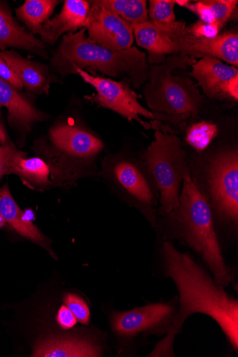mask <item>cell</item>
<instances>
[{
    "mask_svg": "<svg viewBox=\"0 0 238 357\" xmlns=\"http://www.w3.org/2000/svg\"><path fill=\"white\" fill-rule=\"evenodd\" d=\"M209 185L212 204L223 219L237 224L238 153L227 150L218 153L209 167Z\"/></svg>",
    "mask_w": 238,
    "mask_h": 357,
    "instance_id": "7",
    "label": "cell"
},
{
    "mask_svg": "<svg viewBox=\"0 0 238 357\" xmlns=\"http://www.w3.org/2000/svg\"><path fill=\"white\" fill-rule=\"evenodd\" d=\"M0 107L8 109L11 124L24 129H29L34 123L45 118L17 89L2 79H0Z\"/></svg>",
    "mask_w": 238,
    "mask_h": 357,
    "instance_id": "16",
    "label": "cell"
},
{
    "mask_svg": "<svg viewBox=\"0 0 238 357\" xmlns=\"http://www.w3.org/2000/svg\"><path fill=\"white\" fill-rule=\"evenodd\" d=\"M223 26L218 22L213 24H206L198 21L188 27L189 33L198 38L214 39L219 36Z\"/></svg>",
    "mask_w": 238,
    "mask_h": 357,
    "instance_id": "28",
    "label": "cell"
},
{
    "mask_svg": "<svg viewBox=\"0 0 238 357\" xmlns=\"http://www.w3.org/2000/svg\"><path fill=\"white\" fill-rule=\"evenodd\" d=\"M10 143L11 142L8 139L6 129L1 120H0V145H6Z\"/></svg>",
    "mask_w": 238,
    "mask_h": 357,
    "instance_id": "33",
    "label": "cell"
},
{
    "mask_svg": "<svg viewBox=\"0 0 238 357\" xmlns=\"http://www.w3.org/2000/svg\"><path fill=\"white\" fill-rule=\"evenodd\" d=\"M57 321L62 329L69 330L77 324V319L73 312L66 305H62L57 314Z\"/></svg>",
    "mask_w": 238,
    "mask_h": 357,
    "instance_id": "32",
    "label": "cell"
},
{
    "mask_svg": "<svg viewBox=\"0 0 238 357\" xmlns=\"http://www.w3.org/2000/svg\"><path fill=\"white\" fill-rule=\"evenodd\" d=\"M0 56L8 63L27 91L37 94L49 93L51 81L45 68L14 50L0 52Z\"/></svg>",
    "mask_w": 238,
    "mask_h": 357,
    "instance_id": "17",
    "label": "cell"
},
{
    "mask_svg": "<svg viewBox=\"0 0 238 357\" xmlns=\"http://www.w3.org/2000/svg\"><path fill=\"white\" fill-rule=\"evenodd\" d=\"M101 355V348L90 340L77 337H57L37 344L31 356L96 357Z\"/></svg>",
    "mask_w": 238,
    "mask_h": 357,
    "instance_id": "18",
    "label": "cell"
},
{
    "mask_svg": "<svg viewBox=\"0 0 238 357\" xmlns=\"http://www.w3.org/2000/svg\"><path fill=\"white\" fill-rule=\"evenodd\" d=\"M146 168L161 194L160 212L174 214L180 206V188L190 173L186 152L180 139L157 129L155 140L144 155Z\"/></svg>",
    "mask_w": 238,
    "mask_h": 357,
    "instance_id": "5",
    "label": "cell"
},
{
    "mask_svg": "<svg viewBox=\"0 0 238 357\" xmlns=\"http://www.w3.org/2000/svg\"><path fill=\"white\" fill-rule=\"evenodd\" d=\"M191 67L193 70L188 75L197 80L204 93L212 100H226L225 86L238 75L235 67L209 56H203Z\"/></svg>",
    "mask_w": 238,
    "mask_h": 357,
    "instance_id": "12",
    "label": "cell"
},
{
    "mask_svg": "<svg viewBox=\"0 0 238 357\" xmlns=\"http://www.w3.org/2000/svg\"><path fill=\"white\" fill-rule=\"evenodd\" d=\"M132 26L138 45L149 52L148 63H161L166 55H179L175 36L186 27L185 22H180L178 26L170 29L162 28L149 20Z\"/></svg>",
    "mask_w": 238,
    "mask_h": 357,
    "instance_id": "11",
    "label": "cell"
},
{
    "mask_svg": "<svg viewBox=\"0 0 238 357\" xmlns=\"http://www.w3.org/2000/svg\"><path fill=\"white\" fill-rule=\"evenodd\" d=\"M0 79L8 82L18 91L22 90L24 87L17 75L1 56H0Z\"/></svg>",
    "mask_w": 238,
    "mask_h": 357,
    "instance_id": "31",
    "label": "cell"
},
{
    "mask_svg": "<svg viewBox=\"0 0 238 357\" xmlns=\"http://www.w3.org/2000/svg\"><path fill=\"white\" fill-rule=\"evenodd\" d=\"M166 276L176 283L180 294V309L168 335L151 356L171 355L176 335L186 319L195 313L212 317L235 351L238 349V302L231 298L191 257L165 242L162 248Z\"/></svg>",
    "mask_w": 238,
    "mask_h": 357,
    "instance_id": "1",
    "label": "cell"
},
{
    "mask_svg": "<svg viewBox=\"0 0 238 357\" xmlns=\"http://www.w3.org/2000/svg\"><path fill=\"white\" fill-rule=\"evenodd\" d=\"M207 2L214 13L216 22L223 27L232 16L238 3L237 0H207Z\"/></svg>",
    "mask_w": 238,
    "mask_h": 357,
    "instance_id": "27",
    "label": "cell"
},
{
    "mask_svg": "<svg viewBox=\"0 0 238 357\" xmlns=\"http://www.w3.org/2000/svg\"><path fill=\"white\" fill-rule=\"evenodd\" d=\"M86 29L68 34L56 52L52 64L61 75L73 74L75 69L99 72L114 78L124 77L134 88L148 81L147 54L137 47L113 51L91 42Z\"/></svg>",
    "mask_w": 238,
    "mask_h": 357,
    "instance_id": "2",
    "label": "cell"
},
{
    "mask_svg": "<svg viewBox=\"0 0 238 357\" xmlns=\"http://www.w3.org/2000/svg\"><path fill=\"white\" fill-rule=\"evenodd\" d=\"M86 30L88 39L113 51H122L132 47L134 42L131 24L96 1H91Z\"/></svg>",
    "mask_w": 238,
    "mask_h": 357,
    "instance_id": "8",
    "label": "cell"
},
{
    "mask_svg": "<svg viewBox=\"0 0 238 357\" xmlns=\"http://www.w3.org/2000/svg\"><path fill=\"white\" fill-rule=\"evenodd\" d=\"M90 4L84 0H66L59 14L47 21L38 35L43 43L54 45L62 35L86 28Z\"/></svg>",
    "mask_w": 238,
    "mask_h": 357,
    "instance_id": "14",
    "label": "cell"
},
{
    "mask_svg": "<svg viewBox=\"0 0 238 357\" xmlns=\"http://www.w3.org/2000/svg\"><path fill=\"white\" fill-rule=\"evenodd\" d=\"M176 4L179 5L181 7H186V6L190 3L188 0H175Z\"/></svg>",
    "mask_w": 238,
    "mask_h": 357,
    "instance_id": "35",
    "label": "cell"
},
{
    "mask_svg": "<svg viewBox=\"0 0 238 357\" xmlns=\"http://www.w3.org/2000/svg\"><path fill=\"white\" fill-rule=\"evenodd\" d=\"M183 183L179 208L174 213L179 222L182 237L208 265L216 283L225 288L232 276L222 255L211 207L190 173Z\"/></svg>",
    "mask_w": 238,
    "mask_h": 357,
    "instance_id": "3",
    "label": "cell"
},
{
    "mask_svg": "<svg viewBox=\"0 0 238 357\" xmlns=\"http://www.w3.org/2000/svg\"><path fill=\"white\" fill-rule=\"evenodd\" d=\"M96 2L131 24L149 20L146 0H97Z\"/></svg>",
    "mask_w": 238,
    "mask_h": 357,
    "instance_id": "23",
    "label": "cell"
},
{
    "mask_svg": "<svg viewBox=\"0 0 238 357\" xmlns=\"http://www.w3.org/2000/svg\"><path fill=\"white\" fill-rule=\"evenodd\" d=\"M0 214L20 235L49 250L47 238L31 222L24 220L23 212L14 200L7 184L0 188Z\"/></svg>",
    "mask_w": 238,
    "mask_h": 357,
    "instance_id": "21",
    "label": "cell"
},
{
    "mask_svg": "<svg viewBox=\"0 0 238 357\" xmlns=\"http://www.w3.org/2000/svg\"><path fill=\"white\" fill-rule=\"evenodd\" d=\"M73 74L80 75L85 83L95 89L96 94L85 97L87 100L101 107L112 110L129 121H137L146 129L154 128V127L144 121L141 116H144L156 123L168 121L178 124L181 122L175 117L154 113L142 106L139 99L142 96L131 88V83L128 80L117 82L111 79L94 76L80 69H75Z\"/></svg>",
    "mask_w": 238,
    "mask_h": 357,
    "instance_id": "6",
    "label": "cell"
},
{
    "mask_svg": "<svg viewBox=\"0 0 238 357\" xmlns=\"http://www.w3.org/2000/svg\"><path fill=\"white\" fill-rule=\"evenodd\" d=\"M65 305L76 317L77 321L87 326L90 321V310L85 301L75 294H67L64 298Z\"/></svg>",
    "mask_w": 238,
    "mask_h": 357,
    "instance_id": "26",
    "label": "cell"
},
{
    "mask_svg": "<svg viewBox=\"0 0 238 357\" xmlns=\"http://www.w3.org/2000/svg\"><path fill=\"white\" fill-rule=\"evenodd\" d=\"M174 308L169 305L155 303L130 311L119 312L112 317L114 331L124 337L137 335L142 333H154L169 328L174 321Z\"/></svg>",
    "mask_w": 238,
    "mask_h": 357,
    "instance_id": "9",
    "label": "cell"
},
{
    "mask_svg": "<svg viewBox=\"0 0 238 357\" xmlns=\"http://www.w3.org/2000/svg\"><path fill=\"white\" fill-rule=\"evenodd\" d=\"M175 0H150L148 9L149 20L162 28H174L180 22L174 13Z\"/></svg>",
    "mask_w": 238,
    "mask_h": 357,
    "instance_id": "25",
    "label": "cell"
},
{
    "mask_svg": "<svg viewBox=\"0 0 238 357\" xmlns=\"http://www.w3.org/2000/svg\"><path fill=\"white\" fill-rule=\"evenodd\" d=\"M218 126L211 122L200 121L186 130V142L198 152L205 150L218 136Z\"/></svg>",
    "mask_w": 238,
    "mask_h": 357,
    "instance_id": "24",
    "label": "cell"
},
{
    "mask_svg": "<svg viewBox=\"0 0 238 357\" xmlns=\"http://www.w3.org/2000/svg\"><path fill=\"white\" fill-rule=\"evenodd\" d=\"M118 183L138 202L149 206L156 204L153 187L147 176L128 161H121L114 169Z\"/></svg>",
    "mask_w": 238,
    "mask_h": 357,
    "instance_id": "19",
    "label": "cell"
},
{
    "mask_svg": "<svg viewBox=\"0 0 238 357\" xmlns=\"http://www.w3.org/2000/svg\"><path fill=\"white\" fill-rule=\"evenodd\" d=\"M6 221L5 218L3 217L1 214H0V229H2L3 227L6 225Z\"/></svg>",
    "mask_w": 238,
    "mask_h": 357,
    "instance_id": "36",
    "label": "cell"
},
{
    "mask_svg": "<svg viewBox=\"0 0 238 357\" xmlns=\"http://www.w3.org/2000/svg\"><path fill=\"white\" fill-rule=\"evenodd\" d=\"M19 48L47 57L45 46L18 24L6 3L0 2V52Z\"/></svg>",
    "mask_w": 238,
    "mask_h": 357,
    "instance_id": "15",
    "label": "cell"
},
{
    "mask_svg": "<svg viewBox=\"0 0 238 357\" xmlns=\"http://www.w3.org/2000/svg\"><path fill=\"white\" fill-rule=\"evenodd\" d=\"M59 3L56 0H27L16 10V14L32 35H38L41 27L49 20Z\"/></svg>",
    "mask_w": 238,
    "mask_h": 357,
    "instance_id": "22",
    "label": "cell"
},
{
    "mask_svg": "<svg viewBox=\"0 0 238 357\" xmlns=\"http://www.w3.org/2000/svg\"><path fill=\"white\" fill-rule=\"evenodd\" d=\"M10 174L18 176L22 183L31 189H38L51 185L49 176L52 168L43 159L27 158V154L18 149L12 156L10 165Z\"/></svg>",
    "mask_w": 238,
    "mask_h": 357,
    "instance_id": "20",
    "label": "cell"
},
{
    "mask_svg": "<svg viewBox=\"0 0 238 357\" xmlns=\"http://www.w3.org/2000/svg\"><path fill=\"white\" fill-rule=\"evenodd\" d=\"M52 144L64 153L86 160L98 154L104 143L86 130L70 124L58 125L51 129Z\"/></svg>",
    "mask_w": 238,
    "mask_h": 357,
    "instance_id": "13",
    "label": "cell"
},
{
    "mask_svg": "<svg viewBox=\"0 0 238 357\" xmlns=\"http://www.w3.org/2000/svg\"><path fill=\"white\" fill-rule=\"evenodd\" d=\"M195 62L188 56L172 55L149 67V82L145 86L144 96L152 112L171 116L181 121L197 116L202 96L192 81L174 74V70L186 69Z\"/></svg>",
    "mask_w": 238,
    "mask_h": 357,
    "instance_id": "4",
    "label": "cell"
},
{
    "mask_svg": "<svg viewBox=\"0 0 238 357\" xmlns=\"http://www.w3.org/2000/svg\"><path fill=\"white\" fill-rule=\"evenodd\" d=\"M175 43L179 55L193 59L209 56L237 67L238 36L234 32H226L214 39L198 38L186 27L175 36Z\"/></svg>",
    "mask_w": 238,
    "mask_h": 357,
    "instance_id": "10",
    "label": "cell"
},
{
    "mask_svg": "<svg viewBox=\"0 0 238 357\" xmlns=\"http://www.w3.org/2000/svg\"><path fill=\"white\" fill-rule=\"evenodd\" d=\"M34 218H35V214L31 210H27L23 212V218L26 221L31 222Z\"/></svg>",
    "mask_w": 238,
    "mask_h": 357,
    "instance_id": "34",
    "label": "cell"
},
{
    "mask_svg": "<svg viewBox=\"0 0 238 357\" xmlns=\"http://www.w3.org/2000/svg\"><path fill=\"white\" fill-rule=\"evenodd\" d=\"M186 8L196 14L200 18V21L203 23L213 24L216 22L214 13L207 1L188 3Z\"/></svg>",
    "mask_w": 238,
    "mask_h": 357,
    "instance_id": "29",
    "label": "cell"
},
{
    "mask_svg": "<svg viewBox=\"0 0 238 357\" xmlns=\"http://www.w3.org/2000/svg\"><path fill=\"white\" fill-rule=\"evenodd\" d=\"M17 149L13 143L0 145V180L6 175L10 174V160Z\"/></svg>",
    "mask_w": 238,
    "mask_h": 357,
    "instance_id": "30",
    "label": "cell"
}]
</instances>
